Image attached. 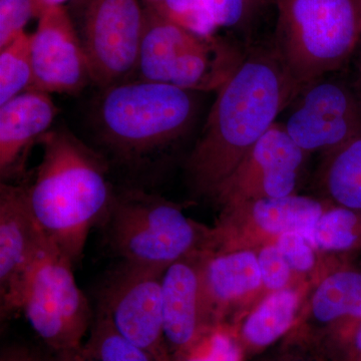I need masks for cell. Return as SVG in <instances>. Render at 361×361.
Segmentation results:
<instances>
[{
	"instance_id": "22",
	"label": "cell",
	"mask_w": 361,
	"mask_h": 361,
	"mask_svg": "<svg viewBox=\"0 0 361 361\" xmlns=\"http://www.w3.org/2000/svg\"><path fill=\"white\" fill-rule=\"evenodd\" d=\"M73 353L75 361H157L153 355L121 336L109 316L99 307L84 344Z\"/></svg>"
},
{
	"instance_id": "5",
	"label": "cell",
	"mask_w": 361,
	"mask_h": 361,
	"mask_svg": "<svg viewBox=\"0 0 361 361\" xmlns=\"http://www.w3.org/2000/svg\"><path fill=\"white\" fill-rule=\"evenodd\" d=\"M195 92L139 80L106 87L97 109L102 137L125 158H141L183 137L197 115Z\"/></svg>"
},
{
	"instance_id": "14",
	"label": "cell",
	"mask_w": 361,
	"mask_h": 361,
	"mask_svg": "<svg viewBox=\"0 0 361 361\" xmlns=\"http://www.w3.org/2000/svg\"><path fill=\"white\" fill-rule=\"evenodd\" d=\"M30 89L78 94L92 80L84 44L63 6L47 7L32 33Z\"/></svg>"
},
{
	"instance_id": "15",
	"label": "cell",
	"mask_w": 361,
	"mask_h": 361,
	"mask_svg": "<svg viewBox=\"0 0 361 361\" xmlns=\"http://www.w3.org/2000/svg\"><path fill=\"white\" fill-rule=\"evenodd\" d=\"M203 255L198 254L173 263L164 271L161 278L164 337L172 361L193 348L218 326L209 314L204 299Z\"/></svg>"
},
{
	"instance_id": "19",
	"label": "cell",
	"mask_w": 361,
	"mask_h": 361,
	"mask_svg": "<svg viewBox=\"0 0 361 361\" xmlns=\"http://www.w3.org/2000/svg\"><path fill=\"white\" fill-rule=\"evenodd\" d=\"M211 37L191 32L161 16L153 6H147L135 68L140 80L167 84L175 63Z\"/></svg>"
},
{
	"instance_id": "23",
	"label": "cell",
	"mask_w": 361,
	"mask_h": 361,
	"mask_svg": "<svg viewBox=\"0 0 361 361\" xmlns=\"http://www.w3.org/2000/svg\"><path fill=\"white\" fill-rule=\"evenodd\" d=\"M32 33L23 32L0 49V106L32 87Z\"/></svg>"
},
{
	"instance_id": "31",
	"label": "cell",
	"mask_w": 361,
	"mask_h": 361,
	"mask_svg": "<svg viewBox=\"0 0 361 361\" xmlns=\"http://www.w3.org/2000/svg\"><path fill=\"white\" fill-rule=\"evenodd\" d=\"M331 355L337 361H361V319L339 341Z\"/></svg>"
},
{
	"instance_id": "20",
	"label": "cell",
	"mask_w": 361,
	"mask_h": 361,
	"mask_svg": "<svg viewBox=\"0 0 361 361\" xmlns=\"http://www.w3.org/2000/svg\"><path fill=\"white\" fill-rule=\"evenodd\" d=\"M315 183L322 198L361 210V135L322 156Z\"/></svg>"
},
{
	"instance_id": "8",
	"label": "cell",
	"mask_w": 361,
	"mask_h": 361,
	"mask_svg": "<svg viewBox=\"0 0 361 361\" xmlns=\"http://www.w3.org/2000/svg\"><path fill=\"white\" fill-rule=\"evenodd\" d=\"M164 271L121 261L102 284L97 307L121 336L157 361H172L164 337Z\"/></svg>"
},
{
	"instance_id": "35",
	"label": "cell",
	"mask_w": 361,
	"mask_h": 361,
	"mask_svg": "<svg viewBox=\"0 0 361 361\" xmlns=\"http://www.w3.org/2000/svg\"><path fill=\"white\" fill-rule=\"evenodd\" d=\"M68 1H71V0H42L44 6L47 7L52 6H63V4Z\"/></svg>"
},
{
	"instance_id": "12",
	"label": "cell",
	"mask_w": 361,
	"mask_h": 361,
	"mask_svg": "<svg viewBox=\"0 0 361 361\" xmlns=\"http://www.w3.org/2000/svg\"><path fill=\"white\" fill-rule=\"evenodd\" d=\"M49 243L26 202L25 185H0V315L20 312L28 279Z\"/></svg>"
},
{
	"instance_id": "24",
	"label": "cell",
	"mask_w": 361,
	"mask_h": 361,
	"mask_svg": "<svg viewBox=\"0 0 361 361\" xmlns=\"http://www.w3.org/2000/svg\"><path fill=\"white\" fill-rule=\"evenodd\" d=\"M216 26L244 35L246 42L273 0H203Z\"/></svg>"
},
{
	"instance_id": "11",
	"label": "cell",
	"mask_w": 361,
	"mask_h": 361,
	"mask_svg": "<svg viewBox=\"0 0 361 361\" xmlns=\"http://www.w3.org/2000/svg\"><path fill=\"white\" fill-rule=\"evenodd\" d=\"M144 20L139 0L87 1L82 44L94 84L106 89L135 71Z\"/></svg>"
},
{
	"instance_id": "3",
	"label": "cell",
	"mask_w": 361,
	"mask_h": 361,
	"mask_svg": "<svg viewBox=\"0 0 361 361\" xmlns=\"http://www.w3.org/2000/svg\"><path fill=\"white\" fill-rule=\"evenodd\" d=\"M99 226L111 251L130 264L166 270L212 252V228L188 217L179 204L140 190L115 193Z\"/></svg>"
},
{
	"instance_id": "29",
	"label": "cell",
	"mask_w": 361,
	"mask_h": 361,
	"mask_svg": "<svg viewBox=\"0 0 361 361\" xmlns=\"http://www.w3.org/2000/svg\"><path fill=\"white\" fill-rule=\"evenodd\" d=\"M256 252L264 294L296 284L294 283L295 275L276 244H268Z\"/></svg>"
},
{
	"instance_id": "2",
	"label": "cell",
	"mask_w": 361,
	"mask_h": 361,
	"mask_svg": "<svg viewBox=\"0 0 361 361\" xmlns=\"http://www.w3.org/2000/svg\"><path fill=\"white\" fill-rule=\"evenodd\" d=\"M39 142L44 156L32 182L25 185L26 202L44 238L75 265L115 192L103 159L70 133L49 130Z\"/></svg>"
},
{
	"instance_id": "33",
	"label": "cell",
	"mask_w": 361,
	"mask_h": 361,
	"mask_svg": "<svg viewBox=\"0 0 361 361\" xmlns=\"http://www.w3.org/2000/svg\"><path fill=\"white\" fill-rule=\"evenodd\" d=\"M351 59L353 61V73L350 80L361 96V40Z\"/></svg>"
},
{
	"instance_id": "25",
	"label": "cell",
	"mask_w": 361,
	"mask_h": 361,
	"mask_svg": "<svg viewBox=\"0 0 361 361\" xmlns=\"http://www.w3.org/2000/svg\"><path fill=\"white\" fill-rule=\"evenodd\" d=\"M173 361H246V355L233 325L220 324Z\"/></svg>"
},
{
	"instance_id": "17",
	"label": "cell",
	"mask_w": 361,
	"mask_h": 361,
	"mask_svg": "<svg viewBox=\"0 0 361 361\" xmlns=\"http://www.w3.org/2000/svg\"><path fill=\"white\" fill-rule=\"evenodd\" d=\"M51 96L30 89L0 106V174L2 179L21 175L26 153L47 133L58 116Z\"/></svg>"
},
{
	"instance_id": "18",
	"label": "cell",
	"mask_w": 361,
	"mask_h": 361,
	"mask_svg": "<svg viewBox=\"0 0 361 361\" xmlns=\"http://www.w3.org/2000/svg\"><path fill=\"white\" fill-rule=\"evenodd\" d=\"M305 298L303 283L268 292L233 323L246 358L263 353L291 331Z\"/></svg>"
},
{
	"instance_id": "13",
	"label": "cell",
	"mask_w": 361,
	"mask_h": 361,
	"mask_svg": "<svg viewBox=\"0 0 361 361\" xmlns=\"http://www.w3.org/2000/svg\"><path fill=\"white\" fill-rule=\"evenodd\" d=\"M361 319V271L331 265L306 297L298 319L282 341L299 342L331 355Z\"/></svg>"
},
{
	"instance_id": "21",
	"label": "cell",
	"mask_w": 361,
	"mask_h": 361,
	"mask_svg": "<svg viewBox=\"0 0 361 361\" xmlns=\"http://www.w3.org/2000/svg\"><path fill=\"white\" fill-rule=\"evenodd\" d=\"M308 237L322 254H348L361 250V210L332 203Z\"/></svg>"
},
{
	"instance_id": "9",
	"label": "cell",
	"mask_w": 361,
	"mask_h": 361,
	"mask_svg": "<svg viewBox=\"0 0 361 361\" xmlns=\"http://www.w3.org/2000/svg\"><path fill=\"white\" fill-rule=\"evenodd\" d=\"M331 204L322 197L294 194L223 207L212 228L211 253L258 250L286 233L308 234Z\"/></svg>"
},
{
	"instance_id": "36",
	"label": "cell",
	"mask_w": 361,
	"mask_h": 361,
	"mask_svg": "<svg viewBox=\"0 0 361 361\" xmlns=\"http://www.w3.org/2000/svg\"><path fill=\"white\" fill-rule=\"evenodd\" d=\"M149 4H151V2L156 1V0H149Z\"/></svg>"
},
{
	"instance_id": "4",
	"label": "cell",
	"mask_w": 361,
	"mask_h": 361,
	"mask_svg": "<svg viewBox=\"0 0 361 361\" xmlns=\"http://www.w3.org/2000/svg\"><path fill=\"white\" fill-rule=\"evenodd\" d=\"M271 44L299 87L337 73L361 40V0H273Z\"/></svg>"
},
{
	"instance_id": "7",
	"label": "cell",
	"mask_w": 361,
	"mask_h": 361,
	"mask_svg": "<svg viewBox=\"0 0 361 361\" xmlns=\"http://www.w3.org/2000/svg\"><path fill=\"white\" fill-rule=\"evenodd\" d=\"M286 110L284 129L310 155H326L361 135L360 92L334 73L302 85Z\"/></svg>"
},
{
	"instance_id": "16",
	"label": "cell",
	"mask_w": 361,
	"mask_h": 361,
	"mask_svg": "<svg viewBox=\"0 0 361 361\" xmlns=\"http://www.w3.org/2000/svg\"><path fill=\"white\" fill-rule=\"evenodd\" d=\"M201 281L215 325L233 324L246 312L245 305L253 306L264 295L256 250L204 254Z\"/></svg>"
},
{
	"instance_id": "1",
	"label": "cell",
	"mask_w": 361,
	"mask_h": 361,
	"mask_svg": "<svg viewBox=\"0 0 361 361\" xmlns=\"http://www.w3.org/2000/svg\"><path fill=\"white\" fill-rule=\"evenodd\" d=\"M299 89L271 42L249 44L241 65L218 90L200 139L186 161L192 191L212 198Z\"/></svg>"
},
{
	"instance_id": "26",
	"label": "cell",
	"mask_w": 361,
	"mask_h": 361,
	"mask_svg": "<svg viewBox=\"0 0 361 361\" xmlns=\"http://www.w3.org/2000/svg\"><path fill=\"white\" fill-rule=\"evenodd\" d=\"M149 6L165 18L202 35H213L217 28L203 0H156Z\"/></svg>"
},
{
	"instance_id": "34",
	"label": "cell",
	"mask_w": 361,
	"mask_h": 361,
	"mask_svg": "<svg viewBox=\"0 0 361 361\" xmlns=\"http://www.w3.org/2000/svg\"><path fill=\"white\" fill-rule=\"evenodd\" d=\"M73 351H66V353H54V356L52 357L51 361H75Z\"/></svg>"
},
{
	"instance_id": "28",
	"label": "cell",
	"mask_w": 361,
	"mask_h": 361,
	"mask_svg": "<svg viewBox=\"0 0 361 361\" xmlns=\"http://www.w3.org/2000/svg\"><path fill=\"white\" fill-rule=\"evenodd\" d=\"M296 278H303L318 270L320 252L303 232H289L275 242Z\"/></svg>"
},
{
	"instance_id": "10",
	"label": "cell",
	"mask_w": 361,
	"mask_h": 361,
	"mask_svg": "<svg viewBox=\"0 0 361 361\" xmlns=\"http://www.w3.org/2000/svg\"><path fill=\"white\" fill-rule=\"evenodd\" d=\"M310 156L277 121L249 149L212 199L223 208L297 194Z\"/></svg>"
},
{
	"instance_id": "27",
	"label": "cell",
	"mask_w": 361,
	"mask_h": 361,
	"mask_svg": "<svg viewBox=\"0 0 361 361\" xmlns=\"http://www.w3.org/2000/svg\"><path fill=\"white\" fill-rule=\"evenodd\" d=\"M45 8L42 0H0V49L25 32L28 21L39 18Z\"/></svg>"
},
{
	"instance_id": "32",
	"label": "cell",
	"mask_w": 361,
	"mask_h": 361,
	"mask_svg": "<svg viewBox=\"0 0 361 361\" xmlns=\"http://www.w3.org/2000/svg\"><path fill=\"white\" fill-rule=\"evenodd\" d=\"M0 361H44L42 355L28 346L21 344L6 346L2 348Z\"/></svg>"
},
{
	"instance_id": "30",
	"label": "cell",
	"mask_w": 361,
	"mask_h": 361,
	"mask_svg": "<svg viewBox=\"0 0 361 361\" xmlns=\"http://www.w3.org/2000/svg\"><path fill=\"white\" fill-rule=\"evenodd\" d=\"M259 361H337L327 355L322 349L298 343L282 341L279 348L270 355Z\"/></svg>"
},
{
	"instance_id": "6",
	"label": "cell",
	"mask_w": 361,
	"mask_h": 361,
	"mask_svg": "<svg viewBox=\"0 0 361 361\" xmlns=\"http://www.w3.org/2000/svg\"><path fill=\"white\" fill-rule=\"evenodd\" d=\"M73 264L47 243L35 263L20 312L54 353L77 350L89 334L94 314L73 275Z\"/></svg>"
}]
</instances>
